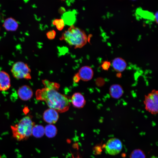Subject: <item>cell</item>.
<instances>
[{"mask_svg": "<svg viewBox=\"0 0 158 158\" xmlns=\"http://www.w3.org/2000/svg\"><path fill=\"white\" fill-rule=\"evenodd\" d=\"M42 83L44 87L36 91V99L44 101L50 108L58 112L63 113L67 111L71 105L70 99L58 92L59 84L47 79L43 80Z\"/></svg>", "mask_w": 158, "mask_h": 158, "instance_id": "cell-1", "label": "cell"}, {"mask_svg": "<svg viewBox=\"0 0 158 158\" xmlns=\"http://www.w3.org/2000/svg\"><path fill=\"white\" fill-rule=\"evenodd\" d=\"M75 49L80 48L87 43V38L85 32L72 25L62 34L60 38Z\"/></svg>", "mask_w": 158, "mask_h": 158, "instance_id": "cell-2", "label": "cell"}, {"mask_svg": "<svg viewBox=\"0 0 158 158\" xmlns=\"http://www.w3.org/2000/svg\"><path fill=\"white\" fill-rule=\"evenodd\" d=\"M35 125L31 116L24 117L17 124L11 126L13 137L19 141L27 140L32 135V129Z\"/></svg>", "mask_w": 158, "mask_h": 158, "instance_id": "cell-3", "label": "cell"}, {"mask_svg": "<svg viewBox=\"0 0 158 158\" xmlns=\"http://www.w3.org/2000/svg\"><path fill=\"white\" fill-rule=\"evenodd\" d=\"M11 72L13 76L17 79H31V69L28 64L22 61H18L12 66Z\"/></svg>", "mask_w": 158, "mask_h": 158, "instance_id": "cell-4", "label": "cell"}, {"mask_svg": "<svg viewBox=\"0 0 158 158\" xmlns=\"http://www.w3.org/2000/svg\"><path fill=\"white\" fill-rule=\"evenodd\" d=\"M144 103L146 110L152 114H156L158 112V91L152 90L145 96Z\"/></svg>", "mask_w": 158, "mask_h": 158, "instance_id": "cell-5", "label": "cell"}, {"mask_svg": "<svg viewBox=\"0 0 158 158\" xmlns=\"http://www.w3.org/2000/svg\"><path fill=\"white\" fill-rule=\"evenodd\" d=\"M123 145L121 141L116 138H112L107 142L105 146L107 152L109 154L115 155L121 151Z\"/></svg>", "mask_w": 158, "mask_h": 158, "instance_id": "cell-6", "label": "cell"}, {"mask_svg": "<svg viewBox=\"0 0 158 158\" xmlns=\"http://www.w3.org/2000/svg\"><path fill=\"white\" fill-rule=\"evenodd\" d=\"M17 94L21 100L27 101L32 98L33 95V92L29 86L25 85L20 87L18 89Z\"/></svg>", "mask_w": 158, "mask_h": 158, "instance_id": "cell-7", "label": "cell"}, {"mask_svg": "<svg viewBox=\"0 0 158 158\" xmlns=\"http://www.w3.org/2000/svg\"><path fill=\"white\" fill-rule=\"evenodd\" d=\"M43 118L45 122L49 124H52L57 121L59 115L58 112L56 110L49 108L44 112Z\"/></svg>", "mask_w": 158, "mask_h": 158, "instance_id": "cell-8", "label": "cell"}, {"mask_svg": "<svg viewBox=\"0 0 158 158\" xmlns=\"http://www.w3.org/2000/svg\"><path fill=\"white\" fill-rule=\"evenodd\" d=\"M11 87V78L9 74L4 71L0 70V91H5Z\"/></svg>", "mask_w": 158, "mask_h": 158, "instance_id": "cell-9", "label": "cell"}, {"mask_svg": "<svg viewBox=\"0 0 158 158\" xmlns=\"http://www.w3.org/2000/svg\"><path fill=\"white\" fill-rule=\"evenodd\" d=\"M80 80L84 81H88L93 78L94 72L92 69L88 66H84L81 67L77 73Z\"/></svg>", "mask_w": 158, "mask_h": 158, "instance_id": "cell-10", "label": "cell"}, {"mask_svg": "<svg viewBox=\"0 0 158 158\" xmlns=\"http://www.w3.org/2000/svg\"><path fill=\"white\" fill-rule=\"evenodd\" d=\"M70 101L74 107L78 108L83 107L86 103L83 96L79 92L74 93L70 99Z\"/></svg>", "mask_w": 158, "mask_h": 158, "instance_id": "cell-11", "label": "cell"}, {"mask_svg": "<svg viewBox=\"0 0 158 158\" xmlns=\"http://www.w3.org/2000/svg\"><path fill=\"white\" fill-rule=\"evenodd\" d=\"M112 65L115 71L118 73H121L126 69L127 63L121 57H117L113 60Z\"/></svg>", "mask_w": 158, "mask_h": 158, "instance_id": "cell-12", "label": "cell"}, {"mask_svg": "<svg viewBox=\"0 0 158 158\" xmlns=\"http://www.w3.org/2000/svg\"><path fill=\"white\" fill-rule=\"evenodd\" d=\"M109 93L111 97L115 99L121 98L123 94V90L122 86L118 84L111 85L109 88Z\"/></svg>", "mask_w": 158, "mask_h": 158, "instance_id": "cell-13", "label": "cell"}, {"mask_svg": "<svg viewBox=\"0 0 158 158\" xmlns=\"http://www.w3.org/2000/svg\"><path fill=\"white\" fill-rule=\"evenodd\" d=\"M4 26L7 30H14L18 27V23L14 19L10 18L5 20L4 22Z\"/></svg>", "mask_w": 158, "mask_h": 158, "instance_id": "cell-14", "label": "cell"}, {"mask_svg": "<svg viewBox=\"0 0 158 158\" xmlns=\"http://www.w3.org/2000/svg\"><path fill=\"white\" fill-rule=\"evenodd\" d=\"M45 134L49 138L54 137L57 133V129L56 126L52 124H49L44 128Z\"/></svg>", "mask_w": 158, "mask_h": 158, "instance_id": "cell-15", "label": "cell"}, {"mask_svg": "<svg viewBox=\"0 0 158 158\" xmlns=\"http://www.w3.org/2000/svg\"><path fill=\"white\" fill-rule=\"evenodd\" d=\"M45 134L44 128L41 125H35L33 127L32 135L37 138L42 137Z\"/></svg>", "mask_w": 158, "mask_h": 158, "instance_id": "cell-16", "label": "cell"}, {"mask_svg": "<svg viewBox=\"0 0 158 158\" xmlns=\"http://www.w3.org/2000/svg\"><path fill=\"white\" fill-rule=\"evenodd\" d=\"M130 158H145V155L142 150L138 149L134 150L132 152Z\"/></svg>", "mask_w": 158, "mask_h": 158, "instance_id": "cell-17", "label": "cell"}, {"mask_svg": "<svg viewBox=\"0 0 158 158\" xmlns=\"http://www.w3.org/2000/svg\"><path fill=\"white\" fill-rule=\"evenodd\" d=\"M53 24L55 25L58 30H62L64 27V22L62 18L56 19L53 21Z\"/></svg>", "mask_w": 158, "mask_h": 158, "instance_id": "cell-18", "label": "cell"}, {"mask_svg": "<svg viewBox=\"0 0 158 158\" xmlns=\"http://www.w3.org/2000/svg\"><path fill=\"white\" fill-rule=\"evenodd\" d=\"M111 65L110 61H103L101 65L102 69L105 71H108Z\"/></svg>", "mask_w": 158, "mask_h": 158, "instance_id": "cell-19", "label": "cell"}, {"mask_svg": "<svg viewBox=\"0 0 158 158\" xmlns=\"http://www.w3.org/2000/svg\"><path fill=\"white\" fill-rule=\"evenodd\" d=\"M46 36L47 38L49 40L54 39L56 35V32L54 30H52L48 31L46 33Z\"/></svg>", "mask_w": 158, "mask_h": 158, "instance_id": "cell-20", "label": "cell"}, {"mask_svg": "<svg viewBox=\"0 0 158 158\" xmlns=\"http://www.w3.org/2000/svg\"><path fill=\"white\" fill-rule=\"evenodd\" d=\"M80 80V79L78 74L77 73L75 75L73 78V80L74 82L75 83H78L79 82Z\"/></svg>", "mask_w": 158, "mask_h": 158, "instance_id": "cell-21", "label": "cell"}, {"mask_svg": "<svg viewBox=\"0 0 158 158\" xmlns=\"http://www.w3.org/2000/svg\"><path fill=\"white\" fill-rule=\"evenodd\" d=\"M158 11L155 13L154 15V18L157 24L158 23Z\"/></svg>", "mask_w": 158, "mask_h": 158, "instance_id": "cell-22", "label": "cell"}, {"mask_svg": "<svg viewBox=\"0 0 158 158\" xmlns=\"http://www.w3.org/2000/svg\"><path fill=\"white\" fill-rule=\"evenodd\" d=\"M72 158H82L78 153L75 156L72 154Z\"/></svg>", "mask_w": 158, "mask_h": 158, "instance_id": "cell-23", "label": "cell"}, {"mask_svg": "<svg viewBox=\"0 0 158 158\" xmlns=\"http://www.w3.org/2000/svg\"><path fill=\"white\" fill-rule=\"evenodd\" d=\"M116 75L117 76V77L118 78L121 77V73H118L116 74Z\"/></svg>", "mask_w": 158, "mask_h": 158, "instance_id": "cell-24", "label": "cell"}, {"mask_svg": "<svg viewBox=\"0 0 158 158\" xmlns=\"http://www.w3.org/2000/svg\"><path fill=\"white\" fill-rule=\"evenodd\" d=\"M0 158H1V157L0 155Z\"/></svg>", "mask_w": 158, "mask_h": 158, "instance_id": "cell-25", "label": "cell"}, {"mask_svg": "<svg viewBox=\"0 0 158 158\" xmlns=\"http://www.w3.org/2000/svg\"></svg>", "mask_w": 158, "mask_h": 158, "instance_id": "cell-26", "label": "cell"}]
</instances>
